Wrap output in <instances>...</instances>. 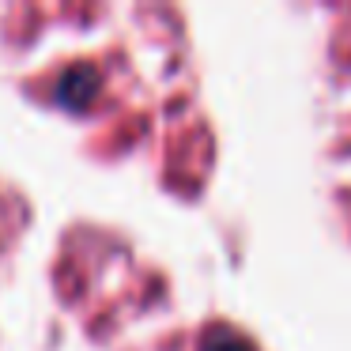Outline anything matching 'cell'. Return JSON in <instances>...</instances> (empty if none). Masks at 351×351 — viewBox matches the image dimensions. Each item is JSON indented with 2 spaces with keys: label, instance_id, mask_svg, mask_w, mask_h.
<instances>
[{
  "label": "cell",
  "instance_id": "6da1fadb",
  "mask_svg": "<svg viewBox=\"0 0 351 351\" xmlns=\"http://www.w3.org/2000/svg\"><path fill=\"white\" fill-rule=\"evenodd\" d=\"M95 91H99V72H95L91 64H76V69H69L57 80L53 99L69 110H84L87 102L95 99Z\"/></svg>",
  "mask_w": 351,
  "mask_h": 351
},
{
  "label": "cell",
  "instance_id": "7a4b0ae2",
  "mask_svg": "<svg viewBox=\"0 0 351 351\" xmlns=\"http://www.w3.org/2000/svg\"><path fill=\"white\" fill-rule=\"evenodd\" d=\"M204 351H250V343L234 332H212L204 343Z\"/></svg>",
  "mask_w": 351,
  "mask_h": 351
}]
</instances>
